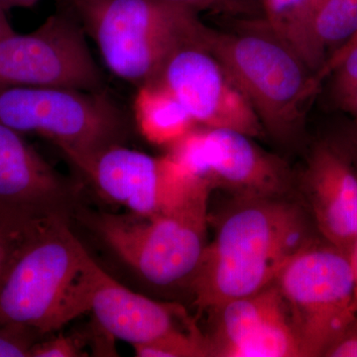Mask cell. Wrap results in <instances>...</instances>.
I'll return each instance as SVG.
<instances>
[{"label":"cell","mask_w":357,"mask_h":357,"mask_svg":"<svg viewBox=\"0 0 357 357\" xmlns=\"http://www.w3.org/2000/svg\"><path fill=\"white\" fill-rule=\"evenodd\" d=\"M309 218L288 197L234 199L190 282L195 305L211 312L274 284L294 256L316 239Z\"/></svg>","instance_id":"1"},{"label":"cell","mask_w":357,"mask_h":357,"mask_svg":"<svg viewBox=\"0 0 357 357\" xmlns=\"http://www.w3.org/2000/svg\"><path fill=\"white\" fill-rule=\"evenodd\" d=\"M102 268L68 220L40 227L21 244L0 281V323L49 335L91 311Z\"/></svg>","instance_id":"2"},{"label":"cell","mask_w":357,"mask_h":357,"mask_svg":"<svg viewBox=\"0 0 357 357\" xmlns=\"http://www.w3.org/2000/svg\"><path fill=\"white\" fill-rule=\"evenodd\" d=\"M115 76L137 86L153 83L178 47H206L211 28L198 11L163 0H67Z\"/></svg>","instance_id":"3"},{"label":"cell","mask_w":357,"mask_h":357,"mask_svg":"<svg viewBox=\"0 0 357 357\" xmlns=\"http://www.w3.org/2000/svg\"><path fill=\"white\" fill-rule=\"evenodd\" d=\"M206 49L248 100L264 131L283 142L293 140L321 79L310 75L299 56L272 33L211 29Z\"/></svg>","instance_id":"4"},{"label":"cell","mask_w":357,"mask_h":357,"mask_svg":"<svg viewBox=\"0 0 357 357\" xmlns=\"http://www.w3.org/2000/svg\"><path fill=\"white\" fill-rule=\"evenodd\" d=\"M0 123L53 141L82 171L107 148L122 144L128 121L103 91L0 86Z\"/></svg>","instance_id":"5"},{"label":"cell","mask_w":357,"mask_h":357,"mask_svg":"<svg viewBox=\"0 0 357 357\" xmlns=\"http://www.w3.org/2000/svg\"><path fill=\"white\" fill-rule=\"evenodd\" d=\"M210 188L164 215L100 213L96 232L144 280L159 287L192 281L208 243Z\"/></svg>","instance_id":"6"},{"label":"cell","mask_w":357,"mask_h":357,"mask_svg":"<svg viewBox=\"0 0 357 357\" xmlns=\"http://www.w3.org/2000/svg\"><path fill=\"white\" fill-rule=\"evenodd\" d=\"M285 301L304 357L324 356L357 314L351 257L317 239L294 256L274 282Z\"/></svg>","instance_id":"7"},{"label":"cell","mask_w":357,"mask_h":357,"mask_svg":"<svg viewBox=\"0 0 357 357\" xmlns=\"http://www.w3.org/2000/svg\"><path fill=\"white\" fill-rule=\"evenodd\" d=\"M72 11H59L28 34L0 40V86L102 91L103 77Z\"/></svg>","instance_id":"8"},{"label":"cell","mask_w":357,"mask_h":357,"mask_svg":"<svg viewBox=\"0 0 357 357\" xmlns=\"http://www.w3.org/2000/svg\"><path fill=\"white\" fill-rule=\"evenodd\" d=\"M252 139L229 129L194 128L168 155L195 178L234 199L288 197L292 178L287 167Z\"/></svg>","instance_id":"9"},{"label":"cell","mask_w":357,"mask_h":357,"mask_svg":"<svg viewBox=\"0 0 357 357\" xmlns=\"http://www.w3.org/2000/svg\"><path fill=\"white\" fill-rule=\"evenodd\" d=\"M82 172L103 198L142 218L170 213L204 188L211 189L168 154L150 156L122 144L103 150Z\"/></svg>","instance_id":"10"},{"label":"cell","mask_w":357,"mask_h":357,"mask_svg":"<svg viewBox=\"0 0 357 357\" xmlns=\"http://www.w3.org/2000/svg\"><path fill=\"white\" fill-rule=\"evenodd\" d=\"M79 185L61 175L21 133L0 123V225L29 232L68 220Z\"/></svg>","instance_id":"11"},{"label":"cell","mask_w":357,"mask_h":357,"mask_svg":"<svg viewBox=\"0 0 357 357\" xmlns=\"http://www.w3.org/2000/svg\"><path fill=\"white\" fill-rule=\"evenodd\" d=\"M153 83L168 89L204 128L229 129L252 138L264 133L248 100L204 45L176 49Z\"/></svg>","instance_id":"12"},{"label":"cell","mask_w":357,"mask_h":357,"mask_svg":"<svg viewBox=\"0 0 357 357\" xmlns=\"http://www.w3.org/2000/svg\"><path fill=\"white\" fill-rule=\"evenodd\" d=\"M314 227L326 243L351 255L357 241V175L340 152L319 145L303 178Z\"/></svg>","instance_id":"13"},{"label":"cell","mask_w":357,"mask_h":357,"mask_svg":"<svg viewBox=\"0 0 357 357\" xmlns=\"http://www.w3.org/2000/svg\"><path fill=\"white\" fill-rule=\"evenodd\" d=\"M103 332L132 347L147 344L180 326L188 318L182 307L158 302L134 293L115 281L105 270L100 272L91 311Z\"/></svg>","instance_id":"14"},{"label":"cell","mask_w":357,"mask_h":357,"mask_svg":"<svg viewBox=\"0 0 357 357\" xmlns=\"http://www.w3.org/2000/svg\"><path fill=\"white\" fill-rule=\"evenodd\" d=\"M287 309L280 291L272 284L259 292L230 301L211 312L213 326L208 337L213 356L231 357L239 345Z\"/></svg>","instance_id":"15"},{"label":"cell","mask_w":357,"mask_h":357,"mask_svg":"<svg viewBox=\"0 0 357 357\" xmlns=\"http://www.w3.org/2000/svg\"><path fill=\"white\" fill-rule=\"evenodd\" d=\"M134 112L141 133L149 142L172 146L195 128L196 121L162 84H144L138 89Z\"/></svg>","instance_id":"16"},{"label":"cell","mask_w":357,"mask_h":357,"mask_svg":"<svg viewBox=\"0 0 357 357\" xmlns=\"http://www.w3.org/2000/svg\"><path fill=\"white\" fill-rule=\"evenodd\" d=\"M356 34L357 0H321L307 28L305 65L319 74L326 51L342 48Z\"/></svg>","instance_id":"17"},{"label":"cell","mask_w":357,"mask_h":357,"mask_svg":"<svg viewBox=\"0 0 357 357\" xmlns=\"http://www.w3.org/2000/svg\"><path fill=\"white\" fill-rule=\"evenodd\" d=\"M321 0H262L269 31L304 62L307 28Z\"/></svg>","instance_id":"18"},{"label":"cell","mask_w":357,"mask_h":357,"mask_svg":"<svg viewBox=\"0 0 357 357\" xmlns=\"http://www.w3.org/2000/svg\"><path fill=\"white\" fill-rule=\"evenodd\" d=\"M138 357H208L213 356L210 340L194 321L178 326L161 337L147 344L133 347Z\"/></svg>","instance_id":"19"},{"label":"cell","mask_w":357,"mask_h":357,"mask_svg":"<svg viewBox=\"0 0 357 357\" xmlns=\"http://www.w3.org/2000/svg\"><path fill=\"white\" fill-rule=\"evenodd\" d=\"M335 70L333 93L340 103L357 89V35L326 61L319 77Z\"/></svg>","instance_id":"20"},{"label":"cell","mask_w":357,"mask_h":357,"mask_svg":"<svg viewBox=\"0 0 357 357\" xmlns=\"http://www.w3.org/2000/svg\"><path fill=\"white\" fill-rule=\"evenodd\" d=\"M43 337L28 326L0 323V357H31L33 347Z\"/></svg>","instance_id":"21"},{"label":"cell","mask_w":357,"mask_h":357,"mask_svg":"<svg viewBox=\"0 0 357 357\" xmlns=\"http://www.w3.org/2000/svg\"><path fill=\"white\" fill-rule=\"evenodd\" d=\"M86 356L79 338L60 335L41 340L33 347L31 357H77Z\"/></svg>","instance_id":"22"},{"label":"cell","mask_w":357,"mask_h":357,"mask_svg":"<svg viewBox=\"0 0 357 357\" xmlns=\"http://www.w3.org/2000/svg\"><path fill=\"white\" fill-rule=\"evenodd\" d=\"M34 231H20L0 225V281L15 257L21 244Z\"/></svg>","instance_id":"23"},{"label":"cell","mask_w":357,"mask_h":357,"mask_svg":"<svg viewBox=\"0 0 357 357\" xmlns=\"http://www.w3.org/2000/svg\"><path fill=\"white\" fill-rule=\"evenodd\" d=\"M180 4L196 11L213 10L227 13H245L249 11L248 0H163Z\"/></svg>","instance_id":"24"},{"label":"cell","mask_w":357,"mask_h":357,"mask_svg":"<svg viewBox=\"0 0 357 357\" xmlns=\"http://www.w3.org/2000/svg\"><path fill=\"white\" fill-rule=\"evenodd\" d=\"M326 357H357V317L326 349Z\"/></svg>","instance_id":"25"},{"label":"cell","mask_w":357,"mask_h":357,"mask_svg":"<svg viewBox=\"0 0 357 357\" xmlns=\"http://www.w3.org/2000/svg\"><path fill=\"white\" fill-rule=\"evenodd\" d=\"M352 271H354V298H352V310L357 314V241L356 245L352 248L351 255Z\"/></svg>","instance_id":"26"},{"label":"cell","mask_w":357,"mask_h":357,"mask_svg":"<svg viewBox=\"0 0 357 357\" xmlns=\"http://www.w3.org/2000/svg\"><path fill=\"white\" fill-rule=\"evenodd\" d=\"M39 0H0V7L4 11L8 9L14 8V7H32L38 2Z\"/></svg>","instance_id":"27"},{"label":"cell","mask_w":357,"mask_h":357,"mask_svg":"<svg viewBox=\"0 0 357 357\" xmlns=\"http://www.w3.org/2000/svg\"><path fill=\"white\" fill-rule=\"evenodd\" d=\"M342 105L351 114L357 124V89L342 103Z\"/></svg>","instance_id":"28"},{"label":"cell","mask_w":357,"mask_h":357,"mask_svg":"<svg viewBox=\"0 0 357 357\" xmlns=\"http://www.w3.org/2000/svg\"><path fill=\"white\" fill-rule=\"evenodd\" d=\"M13 29L6 20V14L0 15V40L13 33Z\"/></svg>","instance_id":"29"},{"label":"cell","mask_w":357,"mask_h":357,"mask_svg":"<svg viewBox=\"0 0 357 357\" xmlns=\"http://www.w3.org/2000/svg\"><path fill=\"white\" fill-rule=\"evenodd\" d=\"M1 14H6V11L0 7V15H1Z\"/></svg>","instance_id":"30"},{"label":"cell","mask_w":357,"mask_h":357,"mask_svg":"<svg viewBox=\"0 0 357 357\" xmlns=\"http://www.w3.org/2000/svg\"><path fill=\"white\" fill-rule=\"evenodd\" d=\"M356 35H357V34H356ZM356 36H354V37H356Z\"/></svg>","instance_id":"31"},{"label":"cell","mask_w":357,"mask_h":357,"mask_svg":"<svg viewBox=\"0 0 357 357\" xmlns=\"http://www.w3.org/2000/svg\"></svg>","instance_id":"32"}]
</instances>
